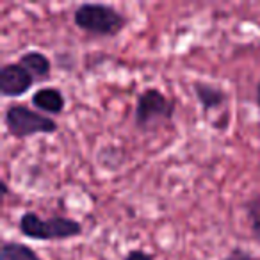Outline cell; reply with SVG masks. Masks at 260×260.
<instances>
[{
	"instance_id": "obj_1",
	"label": "cell",
	"mask_w": 260,
	"mask_h": 260,
	"mask_svg": "<svg viewBox=\"0 0 260 260\" xmlns=\"http://www.w3.org/2000/svg\"><path fill=\"white\" fill-rule=\"evenodd\" d=\"M18 230L23 237L32 241H68L84 234L82 223L73 217L52 216L43 219L34 210H25L20 216Z\"/></svg>"
},
{
	"instance_id": "obj_2",
	"label": "cell",
	"mask_w": 260,
	"mask_h": 260,
	"mask_svg": "<svg viewBox=\"0 0 260 260\" xmlns=\"http://www.w3.org/2000/svg\"><path fill=\"white\" fill-rule=\"evenodd\" d=\"M73 23L91 36L114 38L126 27L128 18L107 4H80L73 11Z\"/></svg>"
},
{
	"instance_id": "obj_3",
	"label": "cell",
	"mask_w": 260,
	"mask_h": 260,
	"mask_svg": "<svg viewBox=\"0 0 260 260\" xmlns=\"http://www.w3.org/2000/svg\"><path fill=\"white\" fill-rule=\"evenodd\" d=\"M175 111H177L175 98L166 96L157 87H148L143 93H139L138 100H136L134 125L139 132L148 134L159 126L173 121Z\"/></svg>"
},
{
	"instance_id": "obj_4",
	"label": "cell",
	"mask_w": 260,
	"mask_h": 260,
	"mask_svg": "<svg viewBox=\"0 0 260 260\" xmlns=\"http://www.w3.org/2000/svg\"><path fill=\"white\" fill-rule=\"evenodd\" d=\"M4 125L15 139H27L32 136H50L59 130V125L50 116L36 112L22 104H11L4 112Z\"/></svg>"
},
{
	"instance_id": "obj_5",
	"label": "cell",
	"mask_w": 260,
	"mask_h": 260,
	"mask_svg": "<svg viewBox=\"0 0 260 260\" xmlns=\"http://www.w3.org/2000/svg\"><path fill=\"white\" fill-rule=\"evenodd\" d=\"M36 80L20 62H8L0 68V94L4 98H20Z\"/></svg>"
},
{
	"instance_id": "obj_6",
	"label": "cell",
	"mask_w": 260,
	"mask_h": 260,
	"mask_svg": "<svg viewBox=\"0 0 260 260\" xmlns=\"http://www.w3.org/2000/svg\"><path fill=\"white\" fill-rule=\"evenodd\" d=\"M192 91H194V96L198 100V104L202 105V111L210 112L217 111V109L224 107L228 102V93L219 87L217 84H210L205 80H196L192 84Z\"/></svg>"
},
{
	"instance_id": "obj_7",
	"label": "cell",
	"mask_w": 260,
	"mask_h": 260,
	"mask_svg": "<svg viewBox=\"0 0 260 260\" xmlns=\"http://www.w3.org/2000/svg\"><path fill=\"white\" fill-rule=\"evenodd\" d=\"M30 102L43 114H61L66 109V98L57 87H41L32 94Z\"/></svg>"
},
{
	"instance_id": "obj_8",
	"label": "cell",
	"mask_w": 260,
	"mask_h": 260,
	"mask_svg": "<svg viewBox=\"0 0 260 260\" xmlns=\"http://www.w3.org/2000/svg\"><path fill=\"white\" fill-rule=\"evenodd\" d=\"M18 62L32 75V79L36 80V82H43V80L50 79L52 62L43 52H38V50L23 52V54L20 55Z\"/></svg>"
},
{
	"instance_id": "obj_9",
	"label": "cell",
	"mask_w": 260,
	"mask_h": 260,
	"mask_svg": "<svg viewBox=\"0 0 260 260\" xmlns=\"http://www.w3.org/2000/svg\"><path fill=\"white\" fill-rule=\"evenodd\" d=\"M0 260H41V256L23 242L6 241L0 246Z\"/></svg>"
},
{
	"instance_id": "obj_10",
	"label": "cell",
	"mask_w": 260,
	"mask_h": 260,
	"mask_svg": "<svg viewBox=\"0 0 260 260\" xmlns=\"http://www.w3.org/2000/svg\"><path fill=\"white\" fill-rule=\"evenodd\" d=\"M242 209L246 214V221H248L249 234H251L253 241L260 246V194H253L242 203Z\"/></svg>"
},
{
	"instance_id": "obj_11",
	"label": "cell",
	"mask_w": 260,
	"mask_h": 260,
	"mask_svg": "<svg viewBox=\"0 0 260 260\" xmlns=\"http://www.w3.org/2000/svg\"><path fill=\"white\" fill-rule=\"evenodd\" d=\"M221 260H256V258H255V256H253L249 251H246V249H242V248H234L230 253H228L226 256H223Z\"/></svg>"
},
{
	"instance_id": "obj_12",
	"label": "cell",
	"mask_w": 260,
	"mask_h": 260,
	"mask_svg": "<svg viewBox=\"0 0 260 260\" xmlns=\"http://www.w3.org/2000/svg\"><path fill=\"white\" fill-rule=\"evenodd\" d=\"M123 260H155V258H153L150 253L143 251V249H130V251L123 256Z\"/></svg>"
},
{
	"instance_id": "obj_13",
	"label": "cell",
	"mask_w": 260,
	"mask_h": 260,
	"mask_svg": "<svg viewBox=\"0 0 260 260\" xmlns=\"http://www.w3.org/2000/svg\"><path fill=\"white\" fill-rule=\"evenodd\" d=\"M255 104H256V107L260 109V80H258V84H256V89H255Z\"/></svg>"
},
{
	"instance_id": "obj_14",
	"label": "cell",
	"mask_w": 260,
	"mask_h": 260,
	"mask_svg": "<svg viewBox=\"0 0 260 260\" xmlns=\"http://www.w3.org/2000/svg\"><path fill=\"white\" fill-rule=\"evenodd\" d=\"M0 185H2V194H4V198H6V196L9 194V187H8V184H6V182L2 180V182H0Z\"/></svg>"
}]
</instances>
